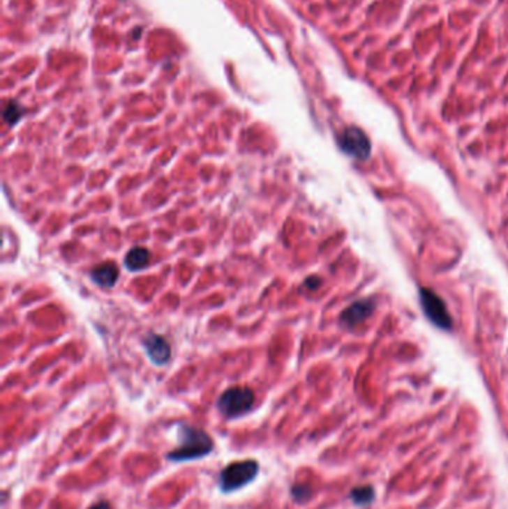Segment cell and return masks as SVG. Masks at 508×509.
I'll use <instances>...</instances> for the list:
<instances>
[{"label": "cell", "mask_w": 508, "mask_h": 509, "mask_svg": "<svg viewBox=\"0 0 508 509\" xmlns=\"http://www.w3.org/2000/svg\"><path fill=\"white\" fill-rule=\"evenodd\" d=\"M214 447V439L204 429L182 423L178 429V446L165 455V459L173 463L200 460L211 455Z\"/></svg>", "instance_id": "1"}, {"label": "cell", "mask_w": 508, "mask_h": 509, "mask_svg": "<svg viewBox=\"0 0 508 509\" xmlns=\"http://www.w3.org/2000/svg\"><path fill=\"white\" fill-rule=\"evenodd\" d=\"M260 473V463L257 460L231 462L219 472L218 487L223 493H234L243 487L255 481Z\"/></svg>", "instance_id": "2"}, {"label": "cell", "mask_w": 508, "mask_h": 509, "mask_svg": "<svg viewBox=\"0 0 508 509\" xmlns=\"http://www.w3.org/2000/svg\"><path fill=\"white\" fill-rule=\"evenodd\" d=\"M255 404V393L245 386L230 387L219 396L216 402L218 411L227 418H239L248 414Z\"/></svg>", "instance_id": "3"}, {"label": "cell", "mask_w": 508, "mask_h": 509, "mask_svg": "<svg viewBox=\"0 0 508 509\" xmlns=\"http://www.w3.org/2000/svg\"><path fill=\"white\" fill-rule=\"evenodd\" d=\"M338 146L345 153L357 160H367L371 153L368 136L358 127H348L338 137Z\"/></svg>", "instance_id": "4"}, {"label": "cell", "mask_w": 508, "mask_h": 509, "mask_svg": "<svg viewBox=\"0 0 508 509\" xmlns=\"http://www.w3.org/2000/svg\"><path fill=\"white\" fill-rule=\"evenodd\" d=\"M421 303L426 317L441 329L451 328V319L441 298L431 289H421Z\"/></svg>", "instance_id": "5"}, {"label": "cell", "mask_w": 508, "mask_h": 509, "mask_svg": "<svg viewBox=\"0 0 508 509\" xmlns=\"http://www.w3.org/2000/svg\"><path fill=\"white\" fill-rule=\"evenodd\" d=\"M143 346H145L148 356L154 363L164 365L170 360V356H172L170 344L164 337L152 334L145 341H143Z\"/></svg>", "instance_id": "6"}, {"label": "cell", "mask_w": 508, "mask_h": 509, "mask_svg": "<svg viewBox=\"0 0 508 509\" xmlns=\"http://www.w3.org/2000/svg\"><path fill=\"white\" fill-rule=\"evenodd\" d=\"M374 310V304L370 301H357L355 304H352L350 307H348L343 314H341V322L349 325V326H355L361 322H364Z\"/></svg>", "instance_id": "7"}, {"label": "cell", "mask_w": 508, "mask_h": 509, "mask_svg": "<svg viewBox=\"0 0 508 509\" xmlns=\"http://www.w3.org/2000/svg\"><path fill=\"white\" fill-rule=\"evenodd\" d=\"M93 280L102 287H112L118 280V268L114 262H103L91 271Z\"/></svg>", "instance_id": "8"}, {"label": "cell", "mask_w": 508, "mask_h": 509, "mask_svg": "<svg viewBox=\"0 0 508 509\" xmlns=\"http://www.w3.org/2000/svg\"><path fill=\"white\" fill-rule=\"evenodd\" d=\"M151 261V254L149 250L145 248H135L131 249L127 257H126V267L131 271H139L142 268L148 267V264Z\"/></svg>", "instance_id": "9"}, {"label": "cell", "mask_w": 508, "mask_h": 509, "mask_svg": "<svg viewBox=\"0 0 508 509\" xmlns=\"http://www.w3.org/2000/svg\"><path fill=\"white\" fill-rule=\"evenodd\" d=\"M375 492L371 485H358L349 493V499L357 506H367L374 502Z\"/></svg>", "instance_id": "10"}, {"label": "cell", "mask_w": 508, "mask_h": 509, "mask_svg": "<svg viewBox=\"0 0 508 509\" xmlns=\"http://www.w3.org/2000/svg\"><path fill=\"white\" fill-rule=\"evenodd\" d=\"M312 489L306 484H294L291 487V496L297 503H306L311 501L312 497Z\"/></svg>", "instance_id": "11"}, {"label": "cell", "mask_w": 508, "mask_h": 509, "mask_svg": "<svg viewBox=\"0 0 508 509\" xmlns=\"http://www.w3.org/2000/svg\"><path fill=\"white\" fill-rule=\"evenodd\" d=\"M23 115V109L17 103V102H9L8 106L5 107L3 112V118L8 124H15L17 121Z\"/></svg>", "instance_id": "12"}, {"label": "cell", "mask_w": 508, "mask_h": 509, "mask_svg": "<svg viewBox=\"0 0 508 509\" xmlns=\"http://www.w3.org/2000/svg\"><path fill=\"white\" fill-rule=\"evenodd\" d=\"M88 509H114L112 508V505H110L109 502H106V501H100V502H96V503H93L90 508H88Z\"/></svg>", "instance_id": "13"}]
</instances>
